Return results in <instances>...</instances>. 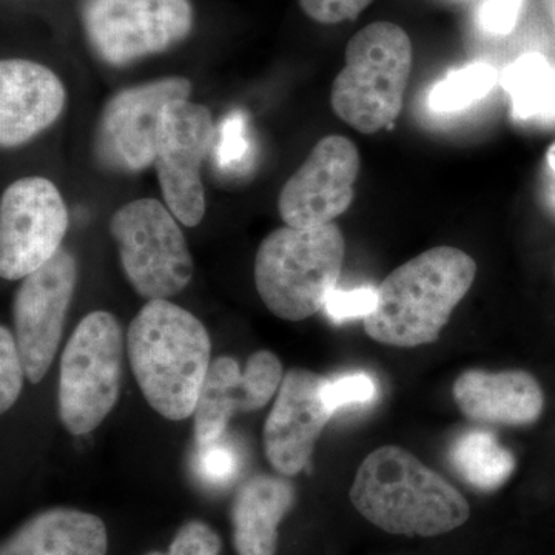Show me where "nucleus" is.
Masks as SVG:
<instances>
[{"label":"nucleus","mask_w":555,"mask_h":555,"mask_svg":"<svg viewBox=\"0 0 555 555\" xmlns=\"http://www.w3.org/2000/svg\"><path fill=\"white\" fill-rule=\"evenodd\" d=\"M349 496L369 524L392 535H443L470 517L469 502L459 489L396 444L363 460Z\"/></svg>","instance_id":"obj_1"},{"label":"nucleus","mask_w":555,"mask_h":555,"mask_svg":"<svg viewBox=\"0 0 555 555\" xmlns=\"http://www.w3.org/2000/svg\"><path fill=\"white\" fill-rule=\"evenodd\" d=\"M131 371L153 411L171 422L195 414L211 364L206 326L169 299H152L127 334Z\"/></svg>","instance_id":"obj_2"},{"label":"nucleus","mask_w":555,"mask_h":555,"mask_svg":"<svg viewBox=\"0 0 555 555\" xmlns=\"http://www.w3.org/2000/svg\"><path fill=\"white\" fill-rule=\"evenodd\" d=\"M476 276V261L462 248L437 246L416 255L377 287V305L363 320L367 337L393 347L433 345Z\"/></svg>","instance_id":"obj_3"},{"label":"nucleus","mask_w":555,"mask_h":555,"mask_svg":"<svg viewBox=\"0 0 555 555\" xmlns=\"http://www.w3.org/2000/svg\"><path fill=\"white\" fill-rule=\"evenodd\" d=\"M345 254V236L335 222L273 230L255 257L259 297L281 320H308L326 308L337 291Z\"/></svg>","instance_id":"obj_4"},{"label":"nucleus","mask_w":555,"mask_h":555,"mask_svg":"<svg viewBox=\"0 0 555 555\" xmlns=\"http://www.w3.org/2000/svg\"><path fill=\"white\" fill-rule=\"evenodd\" d=\"M414 49L403 28L374 22L349 40L345 68L331 90L335 115L363 134L389 129L401 115Z\"/></svg>","instance_id":"obj_5"},{"label":"nucleus","mask_w":555,"mask_h":555,"mask_svg":"<svg viewBox=\"0 0 555 555\" xmlns=\"http://www.w3.org/2000/svg\"><path fill=\"white\" fill-rule=\"evenodd\" d=\"M124 334L115 315L96 310L83 318L61 357L57 403L73 436L93 433L119 400Z\"/></svg>","instance_id":"obj_6"},{"label":"nucleus","mask_w":555,"mask_h":555,"mask_svg":"<svg viewBox=\"0 0 555 555\" xmlns=\"http://www.w3.org/2000/svg\"><path fill=\"white\" fill-rule=\"evenodd\" d=\"M109 232L120 264L139 297L169 299L189 286L193 259L170 208L158 199L131 201L115 211Z\"/></svg>","instance_id":"obj_7"},{"label":"nucleus","mask_w":555,"mask_h":555,"mask_svg":"<svg viewBox=\"0 0 555 555\" xmlns=\"http://www.w3.org/2000/svg\"><path fill=\"white\" fill-rule=\"evenodd\" d=\"M79 14L91 49L113 67L173 49L195 22L190 0H80Z\"/></svg>","instance_id":"obj_8"},{"label":"nucleus","mask_w":555,"mask_h":555,"mask_svg":"<svg viewBox=\"0 0 555 555\" xmlns=\"http://www.w3.org/2000/svg\"><path fill=\"white\" fill-rule=\"evenodd\" d=\"M192 82L181 76L120 90L105 104L93 134L102 169L138 173L155 164L160 116L170 102L189 100Z\"/></svg>","instance_id":"obj_9"},{"label":"nucleus","mask_w":555,"mask_h":555,"mask_svg":"<svg viewBox=\"0 0 555 555\" xmlns=\"http://www.w3.org/2000/svg\"><path fill=\"white\" fill-rule=\"evenodd\" d=\"M68 210L49 179H17L0 199V275L24 280L61 250Z\"/></svg>","instance_id":"obj_10"},{"label":"nucleus","mask_w":555,"mask_h":555,"mask_svg":"<svg viewBox=\"0 0 555 555\" xmlns=\"http://www.w3.org/2000/svg\"><path fill=\"white\" fill-rule=\"evenodd\" d=\"M217 126L210 109L189 100L170 102L160 116L155 169L164 201L185 228L206 215L201 167L214 150Z\"/></svg>","instance_id":"obj_11"},{"label":"nucleus","mask_w":555,"mask_h":555,"mask_svg":"<svg viewBox=\"0 0 555 555\" xmlns=\"http://www.w3.org/2000/svg\"><path fill=\"white\" fill-rule=\"evenodd\" d=\"M78 283V264L61 248L49 262L22 280L14 298V338L25 377L38 385L56 357L65 318Z\"/></svg>","instance_id":"obj_12"},{"label":"nucleus","mask_w":555,"mask_h":555,"mask_svg":"<svg viewBox=\"0 0 555 555\" xmlns=\"http://www.w3.org/2000/svg\"><path fill=\"white\" fill-rule=\"evenodd\" d=\"M361 156L349 138H321L308 158L281 189L278 211L288 228L331 224L356 198Z\"/></svg>","instance_id":"obj_13"},{"label":"nucleus","mask_w":555,"mask_h":555,"mask_svg":"<svg viewBox=\"0 0 555 555\" xmlns=\"http://www.w3.org/2000/svg\"><path fill=\"white\" fill-rule=\"evenodd\" d=\"M326 382L309 369L284 375L262 433L266 459L280 476L295 477L310 467L318 438L334 415L324 400Z\"/></svg>","instance_id":"obj_14"},{"label":"nucleus","mask_w":555,"mask_h":555,"mask_svg":"<svg viewBox=\"0 0 555 555\" xmlns=\"http://www.w3.org/2000/svg\"><path fill=\"white\" fill-rule=\"evenodd\" d=\"M67 91L56 73L28 60L0 62V144L14 149L56 122Z\"/></svg>","instance_id":"obj_15"},{"label":"nucleus","mask_w":555,"mask_h":555,"mask_svg":"<svg viewBox=\"0 0 555 555\" xmlns=\"http://www.w3.org/2000/svg\"><path fill=\"white\" fill-rule=\"evenodd\" d=\"M452 397L467 418L496 426L534 425L545 408L542 386L526 371L470 369L455 378Z\"/></svg>","instance_id":"obj_16"},{"label":"nucleus","mask_w":555,"mask_h":555,"mask_svg":"<svg viewBox=\"0 0 555 555\" xmlns=\"http://www.w3.org/2000/svg\"><path fill=\"white\" fill-rule=\"evenodd\" d=\"M107 528L100 517L53 507L25 521L2 543L0 555H107Z\"/></svg>","instance_id":"obj_17"},{"label":"nucleus","mask_w":555,"mask_h":555,"mask_svg":"<svg viewBox=\"0 0 555 555\" xmlns=\"http://www.w3.org/2000/svg\"><path fill=\"white\" fill-rule=\"evenodd\" d=\"M295 486L284 476L258 474L233 499V545L238 555H275L278 528L295 505Z\"/></svg>","instance_id":"obj_18"},{"label":"nucleus","mask_w":555,"mask_h":555,"mask_svg":"<svg viewBox=\"0 0 555 555\" xmlns=\"http://www.w3.org/2000/svg\"><path fill=\"white\" fill-rule=\"evenodd\" d=\"M247 412H254V409L248 400L238 361L232 357H219L211 361L193 414L198 447L221 440L229 420L235 414Z\"/></svg>","instance_id":"obj_19"},{"label":"nucleus","mask_w":555,"mask_h":555,"mask_svg":"<svg viewBox=\"0 0 555 555\" xmlns=\"http://www.w3.org/2000/svg\"><path fill=\"white\" fill-rule=\"evenodd\" d=\"M449 460L467 485L483 492L496 491L516 473L514 455L486 430H466L456 437Z\"/></svg>","instance_id":"obj_20"},{"label":"nucleus","mask_w":555,"mask_h":555,"mask_svg":"<svg viewBox=\"0 0 555 555\" xmlns=\"http://www.w3.org/2000/svg\"><path fill=\"white\" fill-rule=\"evenodd\" d=\"M502 82L517 119L554 122L555 65L545 56L529 53L518 57L503 73Z\"/></svg>","instance_id":"obj_21"},{"label":"nucleus","mask_w":555,"mask_h":555,"mask_svg":"<svg viewBox=\"0 0 555 555\" xmlns=\"http://www.w3.org/2000/svg\"><path fill=\"white\" fill-rule=\"evenodd\" d=\"M499 73L486 62H474L449 73L429 91L427 105L436 113L462 112L494 89Z\"/></svg>","instance_id":"obj_22"},{"label":"nucleus","mask_w":555,"mask_h":555,"mask_svg":"<svg viewBox=\"0 0 555 555\" xmlns=\"http://www.w3.org/2000/svg\"><path fill=\"white\" fill-rule=\"evenodd\" d=\"M211 152H214L215 163L224 171H241L248 164L250 141H248L243 113H230L219 124Z\"/></svg>","instance_id":"obj_23"},{"label":"nucleus","mask_w":555,"mask_h":555,"mask_svg":"<svg viewBox=\"0 0 555 555\" xmlns=\"http://www.w3.org/2000/svg\"><path fill=\"white\" fill-rule=\"evenodd\" d=\"M324 400L332 414L343 408L363 406L377 398L378 386L366 372H353L335 379H327L324 385Z\"/></svg>","instance_id":"obj_24"},{"label":"nucleus","mask_w":555,"mask_h":555,"mask_svg":"<svg viewBox=\"0 0 555 555\" xmlns=\"http://www.w3.org/2000/svg\"><path fill=\"white\" fill-rule=\"evenodd\" d=\"M24 361L16 338L5 326L0 327V411L5 414L21 397L24 386Z\"/></svg>","instance_id":"obj_25"},{"label":"nucleus","mask_w":555,"mask_h":555,"mask_svg":"<svg viewBox=\"0 0 555 555\" xmlns=\"http://www.w3.org/2000/svg\"><path fill=\"white\" fill-rule=\"evenodd\" d=\"M526 0H481L478 5L477 27L485 35L506 36L516 28Z\"/></svg>","instance_id":"obj_26"},{"label":"nucleus","mask_w":555,"mask_h":555,"mask_svg":"<svg viewBox=\"0 0 555 555\" xmlns=\"http://www.w3.org/2000/svg\"><path fill=\"white\" fill-rule=\"evenodd\" d=\"M221 539L214 529L199 520L188 521L175 535L169 553L145 555H218Z\"/></svg>","instance_id":"obj_27"},{"label":"nucleus","mask_w":555,"mask_h":555,"mask_svg":"<svg viewBox=\"0 0 555 555\" xmlns=\"http://www.w3.org/2000/svg\"><path fill=\"white\" fill-rule=\"evenodd\" d=\"M377 305V288L360 287L353 291H335L328 298L326 313L335 323L366 318Z\"/></svg>","instance_id":"obj_28"},{"label":"nucleus","mask_w":555,"mask_h":555,"mask_svg":"<svg viewBox=\"0 0 555 555\" xmlns=\"http://www.w3.org/2000/svg\"><path fill=\"white\" fill-rule=\"evenodd\" d=\"M199 473L210 483H228L238 470L240 460L235 451L221 440L199 447Z\"/></svg>","instance_id":"obj_29"},{"label":"nucleus","mask_w":555,"mask_h":555,"mask_svg":"<svg viewBox=\"0 0 555 555\" xmlns=\"http://www.w3.org/2000/svg\"><path fill=\"white\" fill-rule=\"evenodd\" d=\"M306 16L318 24H341L353 21L371 5L374 0H298Z\"/></svg>","instance_id":"obj_30"},{"label":"nucleus","mask_w":555,"mask_h":555,"mask_svg":"<svg viewBox=\"0 0 555 555\" xmlns=\"http://www.w3.org/2000/svg\"><path fill=\"white\" fill-rule=\"evenodd\" d=\"M540 195L546 210L555 218V141L546 150L540 173Z\"/></svg>","instance_id":"obj_31"},{"label":"nucleus","mask_w":555,"mask_h":555,"mask_svg":"<svg viewBox=\"0 0 555 555\" xmlns=\"http://www.w3.org/2000/svg\"><path fill=\"white\" fill-rule=\"evenodd\" d=\"M547 13H550L551 21H553L555 28V0H545Z\"/></svg>","instance_id":"obj_32"},{"label":"nucleus","mask_w":555,"mask_h":555,"mask_svg":"<svg viewBox=\"0 0 555 555\" xmlns=\"http://www.w3.org/2000/svg\"><path fill=\"white\" fill-rule=\"evenodd\" d=\"M452 2H469V0H452Z\"/></svg>","instance_id":"obj_33"}]
</instances>
